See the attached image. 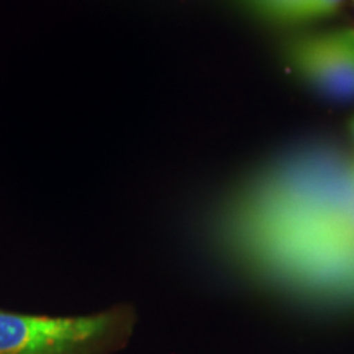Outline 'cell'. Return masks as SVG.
I'll return each instance as SVG.
<instances>
[{
    "instance_id": "1",
    "label": "cell",
    "mask_w": 354,
    "mask_h": 354,
    "mask_svg": "<svg viewBox=\"0 0 354 354\" xmlns=\"http://www.w3.org/2000/svg\"><path fill=\"white\" fill-rule=\"evenodd\" d=\"M115 325L112 313L50 318L0 312V354H88Z\"/></svg>"
},
{
    "instance_id": "2",
    "label": "cell",
    "mask_w": 354,
    "mask_h": 354,
    "mask_svg": "<svg viewBox=\"0 0 354 354\" xmlns=\"http://www.w3.org/2000/svg\"><path fill=\"white\" fill-rule=\"evenodd\" d=\"M289 59L310 84L335 99H354V30L302 38L289 48Z\"/></svg>"
},
{
    "instance_id": "3",
    "label": "cell",
    "mask_w": 354,
    "mask_h": 354,
    "mask_svg": "<svg viewBox=\"0 0 354 354\" xmlns=\"http://www.w3.org/2000/svg\"><path fill=\"white\" fill-rule=\"evenodd\" d=\"M322 241L328 246L335 245L354 251V202L335 215L330 227L322 234Z\"/></svg>"
},
{
    "instance_id": "4",
    "label": "cell",
    "mask_w": 354,
    "mask_h": 354,
    "mask_svg": "<svg viewBox=\"0 0 354 354\" xmlns=\"http://www.w3.org/2000/svg\"><path fill=\"white\" fill-rule=\"evenodd\" d=\"M342 2L343 0H300L297 6L292 7L281 20L304 21L330 15V13H333L339 7Z\"/></svg>"
},
{
    "instance_id": "5",
    "label": "cell",
    "mask_w": 354,
    "mask_h": 354,
    "mask_svg": "<svg viewBox=\"0 0 354 354\" xmlns=\"http://www.w3.org/2000/svg\"><path fill=\"white\" fill-rule=\"evenodd\" d=\"M251 2L268 15L282 19L292 7L297 6L300 0H251Z\"/></svg>"
},
{
    "instance_id": "6",
    "label": "cell",
    "mask_w": 354,
    "mask_h": 354,
    "mask_svg": "<svg viewBox=\"0 0 354 354\" xmlns=\"http://www.w3.org/2000/svg\"><path fill=\"white\" fill-rule=\"evenodd\" d=\"M351 130H353V135H354V120H353V125H351Z\"/></svg>"
}]
</instances>
